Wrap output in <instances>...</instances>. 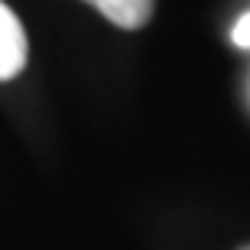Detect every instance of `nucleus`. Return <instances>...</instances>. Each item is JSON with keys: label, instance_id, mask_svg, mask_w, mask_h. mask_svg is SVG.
<instances>
[{"label": "nucleus", "instance_id": "1", "mask_svg": "<svg viewBox=\"0 0 250 250\" xmlns=\"http://www.w3.org/2000/svg\"><path fill=\"white\" fill-rule=\"evenodd\" d=\"M23 65H26V33L17 13L7 3H0V82L20 75Z\"/></svg>", "mask_w": 250, "mask_h": 250}, {"label": "nucleus", "instance_id": "2", "mask_svg": "<svg viewBox=\"0 0 250 250\" xmlns=\"http://www.w3.org/2000/svg\"><path fill=\"white\" fill-rule=\"evenodd\" d=\"M84 3L98 7L114 26H121V29L146 26L149 17H153V7H156V0H84Z\"/></svg>", "mask_w": 250, "mask_h": 250}, {"label": "nucleus", "instance_id": "3", "mask_svg": "<svg viewBox=\"0 0 250 250\" xmlns=\"http://www.w3.org/2000/svg\"><path fill=\"white\" fill-rule=\"evenodd\" d=\"M231 42L237 49H250V13H244L231 29Z\"/></svg>", "mask_w": 250, "mask_h": 250}, {"label": "nucleus", "instance_id": "4", "mask_svg": "<svg viewBox=\"0 0 250 250\" xmlns=\"http://www.w3.org/2000/svg\"><path fill=\"white\" fill-rule=\"evenodd\" d=\"M241 250H250V247H241Z\"/></svg>", "mask_w": 250, "mask_h": 250}]
</instances>
